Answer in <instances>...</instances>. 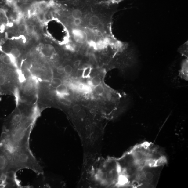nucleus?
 <instances>
[{
  "mask_svg": "<svg viewBox=\"0 0 188 188\" xmlns=\"http://www.w3.org/2000/svg\"><path fill=\"white\" fill-rule=\"evenodd\" d=\"M81 23V19H78L74 20V24L76 26H79L80 25Z\"/></svg>",
  "mask_w": 188,
  "mask_h": 188,
  "instance_id": "393cba45",
  "label": "nucleus"
},
{
  "mask_svg": "<svg viewBox=\"0 0 188 188\" xmlns=\"http://www.w3.org/2000/svg\"><path fill=\"white\" fill-rule=\"evenodd\" d=\"M74 66L76 67H78L81 64V61L80 60H77L74 63Z\"/></svg>",
  "mask_w": 188,
  "mask_h": 188,
  "instance_id": "a878e982",
  "label": "nucleus"
},
{
  "mask_svg": "<svg viewBox=\"0 0 188 188\" xmlns=\"http://www.w3.org/2000/svg\"><path fill=\"white\" fill-rule=\"evenodd\" d=\"M13 1H15V0H13ZM17 1H19L21 3H23L24 2H28V1H29V2H31V0H16Z\"/></svg>",
  "mask_w": 188,
  "mask_h": 188,
  "instance_id": "bb28decb",
  "label": "nucleus"
},
{
  "mask_svg": "<svg viewBox=\"0 0 188 188\" xmlns=\"http://www.w3.org/2000/svg\"><path fill=\"white\" fill-rule=\"evenodd\" d=\"M94 90L96 94L99 95H103L105 91L104 87L101 84L96 86L94 89Z\"/></svg>",
  "mask_w": 188,
  "mask_h": 188,
  "instance_id": "ddd939ff",
  "label": "nucleus"
},
{
  "mask_svg": "<svg viewBox=\"0 0 188 188\" xmlns=\"http://www.w3.org/2000/svg\"><path fill=\"white\" fill-rule=\"evenodd\" d=\"M62 84V81L60 78H54L51 81L50 85L52 87L56 89Z\"/></svg>",
  "mask_w": 188,
  "mask_h": 188,
  "instance_id": "9d476101",
  "label": "nucleus"
},
{
  "mask_svg": "<svg viewBox=\"0 0 188 188\" xmlns=\"http://www.w3.org/2000/svg\"><path fill=\"white\" fill-rule=\"evenodd\" d=\"M72 109L74 112L77 113L81 110V107L80 105L76 104L73 106Z\"/></svg>",
  "mask_w": 188,
  "mask_h": 188,
  "instance_id": "b1692460",
  "label": "nucleus"
},
{
  "mask_svg": "<svg viewBox=\"0 0 188 188\" xmlns=\"http://www.w3.org/2000/svg\"><path fill=\"white\" fill-rule=\"evenodd\" d=\"M11 154L12 172L16 173L19 170L28 169L33 171L37 175L44 174L42 167L30 147L17 150Z\"/></svg>",
  "mask_w": 188,
  "mask_h": 188,
  "instance_id": "7ed1b4c3",
  "label": "nucleus"
},
{
  "mask_svg": "<svg viewBox=\"0 0 188 188\" xmlns=\"http://www.w3.org/2000/svg\"><path fill=\"white\" fill-rule=\"evenodd\" d=\"M61 103L63 104L66 106H70L71 105V102L69 100L65 98H61L60 99Z\"/></svg>",
  "mask_w": 188,
  "mask_h": 188,
  "instance_id": "4be33fe9",
  "label": "nucleus"
},
{
  "mask_svg": "<svg viewBox=\"0 0 188 188\" xmlns=\"http://www.w3.org/2000/svg\"><path fill=\"white\" fill-rule=\"evenodd\" d=\"M91 71V68H86L83 70V76L84 77H87L90 74Z\"/></svg>",
  "mask_w": 188,
  "mask_h": 188,
  "instance_id": "412c9836",
  "label": "nucleus"
},
{
  "mask_svg": "<svg viewBox=\"0 0 188 188\" xmlns=\"http://www.w3.org/2000/svg\"><path fill=\"white\" fill-rule=\"evenodd\" d=\"M101 79L98 76L94 77L91 79V85L95 87L100 85L101 84Z\"/></svg>",
  "mask_w": 188,
  "mask_h": 188,
  "instance_id": "2eb2a0df",
  "label": "nucleus"
},
{
  "mask_svg": "<svg viewBox=\"0 0 188 188\" xmlns=\"http://www.w3.org/2000/svg\"><path fill=\"white\" fill-rule=\"evenodd\" d=\"M34 31V28L33 26L31 25H29L27 26L26 31L27 33L31 34L33 33Z\"/></svg>",
  "mask_w": 188,
  "mask_h": 188,
  "instance_id": "a211bd4d",
  "label": "nucleus"
},
{
  "mask_svg": "<svg viewBox=\"0 0 188 188\" xmlns=\"http://www.w3.org/2000/svg\"><path fill=\"white\" fill-rule=\"evenodd\" d=\"M57 72L60 74H63L65 73V70H64V67L62 66H60L57 67L56 69Z\"/></svg>",
  "mask_w": 188,
  "mask_h": 188,
  "instance_id": "5701e85b",
  "label": "nucleus"
},
{
  "mask_svg": "<svg viewBox=\"0 0 188 188\" xmlns=\"http://www.w3.org/2000/svg\"><path fill=\"white\" fill-rule=\"evenodd\" d=\"M167 162L164 153L154 143L136 145L122 157L114 158L117 187H155Z\"/></svg>",
  "mask_w": 188,
  "mask_h": 188,
  "instance_id": "f257e3e1",
  "label": "nucleus"
},
{
  "mask_svg": "<svg viewBox=\"0 0 188 188\" xmlns=\"http://www.w3.org/2000/svg\"><path fill=\"white\" fill-rule=\"evenodd\" d=\"M2 68H0V72H1L2 70H2ZM4 92V91L3 90H2V89L0 88V92Z\"/></svg>",
  "mask_w": 188,
  "mask_h": 188,
  "instance_id": "cd10ccee",
  "label": "nucleus"
},
{
  "mask_svg": "<svg viewBox=\"0 0 188 188\" xmlns=\"http://www.w3.org/2000/svg\"><path fill=\"white\" fill-rule=\"evenodd\" d=\"M179 52L182 55L188 58V43H185L182 45L179 49Z\"/></svg>",
  "mask_w": 188,
  "mask_h": 188,
  "instance_id": "f8f14e48",
  "label": "nucleus"
},
{
  "mask_svg": "<svg viewBox=\"0 0 188 188\" xmlns=\"http://www.w3.org/2000/svg\"><path fill=\"white\" fill-rule=\"evenodd\" d=\"M100 19L99 17L96 15L91 16L89 20V24L92 27H96L100 23Z\"/></svg>",
  "mask_w": 188,
  "mask_h": 188,
  "instance_id": "6e6552de",
  "label": "nucleus"
},
{
  "mask_svg": "<svg viewBox=\"0 0 188 188\" xmlns=\"http://www.w3.org/2000/svg\"><path fill=\"white\" fill-rule=\"evenodd\" d=\"M20 52L19 49H13L10 52V53L9 54L13 59H17L20 56Z\"/></svg>",
  "mask_w": 188,
  "mask_h": 188,
  "instance_id": "4468645a",
  "label": "nucleus"
},
{
  "mask_svg": "<svg viewBox=\"0 0 188 188\" xmlns=\"http://www.w3.org/2000/svg\"><path fill=\"white\" fill-rule=\"evenodd\" d=\"M12 154L0 145V188L5 187L7 174L12 171Z\"/></svg>",
  "mask_w": 188,
  "mask_h": 188,
  "instance_id": "20e7f679",
  "label": "nucleus"
},
{
  "mask_svg": "<svg viewBox=\"0 0 188 188\" xmlns=\"http://www.w3.org/2000/svg\"><path fill=\"white\" fill-rule=\"evenodd\" d=\"M71 16L74 19H81L83 16L82 12L79 9H75L71 12Z\"/></svg>",
  "mask_w": 188,
  "mask_h": 188,
  "instance_id": "9b49d317",
  "label": "nucleus"
},
{
  "mask_svg": "<svg viewBox=\"0 0 188 188\" xmlns=\"http://www.w3.org/2000/svg\"><path fill=\"white\" fill-rule=\"evenodd\" d=\"M179 76L185 80H188V59H185L182 63Z\"/></svg>",
  "mask_w": 188,
  "mask_h": 188,
  "instance_id": "0eeeda50",
  "label": "nucleus"
},
{
  "mask_svg": "<svg viewBox=\"0 0 188 188\" xmlns=\"http://www.w3.org/2000/svg\"><path fill=\"white\" fill-rule=\"evenodd\" d=\"M74 40L77 43L82 44L87 41L88 37L87 34L82 29H75L72 32Z\"/></svg>",
  "mask_w": 188,
  "mask_h": 188,
  "instance_id": "39448f33",
  "label": "nucleus"
},
{
  "mask_svg": "<svg viewBox=\"0 0 188 188\" xmlns=\"http://www.w3.org/2000/svg\"><path fill=\"white\" fill-rule=\"evenodd\" d=\"M65 73L67 74H70L71 73L73 70V69L72 67L70 65H67L64 67Z\"/></svg>",
  "mask_w": 188,
  "mask_h": 188,
  "instance_id": "6ab92c4d",
  "label": "nucleus"
},
{
  "mask_svg": "<svg viewBox=\"0 0 188 188\" xmlns=\"http://www.w3.org/2000/svg\"><path fill=\"white\" fill-rule=\"evenodd\" d=\"M56 91L59 95H66L68 92V88L65 85L62 84L56 88Z\"/></svg>",
  "mask_w": 188,
  "mask_h": 188,
  "instance_id": "1a4fd4ad",
  "label": "nucleus"
},
{
  "mask_svg": "<svg viewBox=\"0 0 188 188\" xmlns=\"http://www.w3.org/2000/svg\"><path fill=\"white\" fill-rule=\"evenodd\" d=\"M27 26L24 24L20 25L18 27V30L21 33H24L26 31Z\"/></svg>",
  "mask_w": 188,
  "mask_h": 188,
  "instance_id": "aec40b11",
  "label": "nucleus"
},
{
  "mask_svg": "<svg viewBox=\"0 0 188 188\" xmlns=\"http://www.w3.org/2000/svg\"><path fill=\"white\" fill-rule=\"evenodd\" d=\"M33 127V121L23 119L14 127L3 128L0 145L11 153L17 150L30 147V138Z\"/></svg>",
  "mask_w": 188,
  "mask_h": 188,
  "instance_id": "f03ea898",
  "label": "nucleus"
},
{
  "mask_svg": "<svg viewBox=\"0 0 188 188\" xmlns=\"http://www.w3.org/2000/svg\"><path fill=\"white\" fill-rule=\"evenodd\" d=\"M78 117L81 119H83L86 116V113L85 110H81L77 113Z\"/></svg>",
  "mask_w": 188,
  "mask_h": 188,
  "instance_id": "dca6fc26",
  "label": "nucleus"
},
{
  "mask_svg": "<svg viewBox=\"0 0 188 188\" xmlns=\"http://www.w3.org/2000/svg\"><path fill=\"white\" fill-rule=\"evenodd\" d=\"M56 50L53 45L50 44H44L41 49L42 55L47 58L51 57L55 54Z\"/></svg>",
  "mask_w": 188,
  "mask_h": 188,
  "instance_id": "423d86ee",
  "label": "nucleus"
},
{
  "mask_svg": "<svg viewBox=\"0 0 188 188\" xmlns=\"http://www.w3.org/2000/svg\"><path fill=\"white\" fill-rule=\"evenodd\" d=\"M45 13L44 11L39 10L38 14V19L41 21H43L45 19Z\"/></svg>",
  "mask_w": 188,
  "mask_h": 188,
  "instance_id": "f3484780",
  "label": "nucleus"
}]
</instances>
